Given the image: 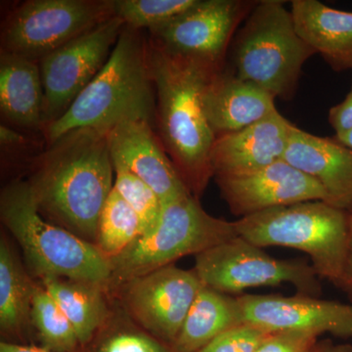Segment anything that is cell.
Returning a JSON list of instances; mask_svg holds the SVG:
<instances>
[{
  "instance_id": "34",
  "label": "cell",
  "mask_w": 352,
  "mask_h": 352,
  "mask_svg": "<svg viewBox=\"0 0 352 352\" xmlns=\"http://www.w3.org/2000/svg\"><path fill=\"white\" fill-rule=\"evenodd\" d=\"M25 138L19 132L14 131L10 127L3 126H0V142L3 146H13L22 144Z\"/></svg>"
},
{
  "instance_id": "16",
  "label": "cell",
  "mask_w": 352,
  "mask_h": 352,
  "mask_svg": "<svg viewBox=\"0 0 352 352\" xmlns=\"http://www.w3.org/2000/svg\"><path fill=\"white\" fill-rule=\"evenodd\" d=\"M294 126L277 111L239 131L217 136L210 153L214 176L251 173L283 159Z\"/></svg>"
},
{
  "instance_id": "13",
  "label": "cell",
  "mask_w": 352,
  "mask_h": 352,
  "mask_svg": "<svg viewBox=\"0 0 352 352\" xmlns=\"http://www.w3.org/2000/svg\"><path fill=\"white\" fill-rule=\"evenodd\" d=\"M243 324L267 333L300 331L340 339L352 338V303L298 295L236 296Z\"/></svg>"
},
{
  "instance_id": "23",
  "label": "cell",
  "mask_w": 352,
  "mask_h": 352,
  "mask_svg": "<svg viewBox=\"0 0 352 352\" xmlns=\"http://www.w3.org/2000/svg\"><path fill=\"white\" fill-rule=\"evenodd\" d=\"M36 283L30 279L10 243L0 241V329L9 339H20L31 320Z\"/></svg>"
},
{
  "instance_id": "22",
  "label": "cell",
  "mask_w": 352,
  "mask_h": 352,
  "mask_svg": "<svg viewBox=\"0 0 352 352\" xmlns=\"http://www.w3.org/2000/svg\"><path fill=\"white\" fill-rule=\"evenodd\" d=\"M75 329L82 349L89 346L108 317L106 288L91 282L45 276L39 279Z\"/></svg>"
},
{
  "instance_id": "25",
  "label": "cell",
  "mask_w": 352,
  "mask_h": 352,
  "mask_svg": "<svg viewBox=\"0 0 352 352\" xmlns=\"http://www.w3.org/2000/svg\"><path fill=\"white\" fill-rule=\"evenodd\" d=\"M140 236L138 214L113 188L99 217L97 247L111 261L126 251Z\"/></svg>"
},
{
  "instance_id": "36",
  "label": "cell",
  "mask_w": 352,
  "mask_h": 352,
  "mask_svg": "<svg viewBox=\"0 0 352 352\" xmlns=\"http://www.w3.org/2000/svg\"><path fill=\"white\" fill-rule=\"evenodd\" d=\"M337 140L340 141L342 145L346 146L347 148L352 150V131L347 132L344 135L337 136Z\"/></svg>"
},
{
  "instance_id": "27",
  "label": "cell",
  "mask_w": 352,
  "mask_h": 352,
  "mask_svg": "<svg viewBox=\"0 0 352 352\" xmlns=\"http://www.w3.org/2000/svg\"><path fill=\"white\" fill-rule=\"evenodd\" d=\"M113 190L138 214L141 223V236L151 233L161 219L163 203L154 190L131 171L113 166Z\"/></svg>"
},
{
  "instance_id": "28",
  "label": "cell",
  "mask_w": 352,
  "mask_h": 352,
  "mask_svg": "<svg viewBox=\"0 0 352 352\" xmlns=\"http://www.w3.org/2000/svg\"><path fill=\"white\" fill-rule=\"evenodd\" d=\"M270 333L242 324L215 338L197 352H256Z\"/></svg>"
},
{
  "instance_id": "21",
  "label": "cell",
  "mask_w": 352,
  "mask_h": 352,
  "mask_svg": "<svg viewBox=\"0 0 352 352\" xmlns=\"http://www.w3.org/2000/svg\"><path fill=\"white\" fill-rule=\"evenodd\" d=\"M242 324L237 298L203 285L170 351H199L221 333Z\"/></svg>"
},
{
  "instance_id": "20",
  "label": "cell",
  "mask_w": 352,
  "mask_h": 352,
  "mask_svg": "<svg viewBox=\"0 0 352 352\" xmlns=\"http://www.w3.org/2000/svg\"><path fill=\"white\" fill-rule=\"evenodd\" d=\"M44 90L38 62L14 53L0 55V109L11 124L44 129Z\"/></svg>"
},
{
  "instance_id": "38",
  "label": "cell",
  "mask_w": 352,
  "mask_h": 352,
  "mask_svg": "<svg viewBox=\"0 0 352 352\" xmlns=\"http://www.w3.org/2000/svg\"><path fill=\"white\" fill-rule=\"evenodd\" d=\"M352 90V89H351Z\"/></svg>"
},
{
  "instance_id": "9",
  "label": "cell",
  "mask_w": 352,
  "mask_h": 352,
  "mask_svg": "<svg viewBox=\"0 0 352 352\" xmlns=\"http://www.w3.org/2000/svg\"><path fill=\"white\" fill-rule=\"evenodd\" d=\"M205 286L226 294L289 284L298 294L318 298L320 277L305 259H278L240 236L196 256L195 270Z\"/></svg>"
},
{
  "instance_id": "5",
  "label": "cell",
  "mask_w": 352,
  "mask_h": 352,
  "mask_svg": "<svg viewBox=\"0 0 352 352\" xmlns=\"http://www.w3.org/2000/svg\"><path fill=\"white\" fill-rule=\"evenodd\" d=\"M238 236L259 248L305 252L320 279L340 287L349 245V212L324 201L263 210L235 221Z\"/></svg>"
},
{
  "instance_id": "11",
  "label": "cell",
  "mask_w": 352,
  "mask_h": 352,
  "mask_svg": "<svg viewBox=\"0 0 352 352\" xmlns=\"http://www.w3.org/2000/svg\"><path fill=\"white\" fill-rule=\"evenodd\" d=\"M203 285L195 270L170 264L122 287L129 314L170 349Z\"/></svg>"
},
{
  "instance_id": "29",
  "label": "cell",
  "mask_w": 352,
  "mask_h": 352,
  "mask_svg": "<svg viewBox=\"0 0 352 352\" xmlns=\"http://www.w3.org/2000/svg\"><path fill=\"white\" fill-rule=\"evenodd\" d=\"M94 352H171L168 346L151 335L138 332H120L109 336Z\"/></svg>"
},
{
  "instance_id": "31",
  "label": "cell",
  "mask_w": 352,
  "mask_h": 352,
  "mask_svg": "<svg viewBox=\"0 0 352 352\" xmlns=\"http://www.w3.org/2000/svg\"><path fill=\"white\" fill-rule=\"evenodd\" d=\"M329 120L337 136L352 131V90L344 101L331 108Z\"/></svg>"
},
{
  "instance_id": "33",
  "label": "cell",
  "mask_w": 352,
  "mask_h": 352,
  "mask_svg": "<svg viewBox=\"0 0 352 352\" xmlns=\"http://www.w3.org/2000/svg\"><path fill=\"white\" fill-rule=\"evenodd\" d=\"M311 352H352L351 344H335L333 340H318Z\"/></svg>"
},
{
  "instance_id": "3",
  "label": "cell",
  "mask_w": 352,
  "mask_h": 352,
  "mask_svg": "<svg viewBox=\"0 0 352 352\" xmlns=\"http://www.w3.org/2000/svg\"><path fill=\"white\" fill-rule=\"evenodd\" d=\"M127 120L157 122L156 88L148 61L147 39L124 25L107 63L66 113L44 129L48 144L80 129L107 133Z\"/></svg>"
},
{
  "instance_id": "17",
  "label": "cell",
  "mask_w": 352,
  "mask_h": 352,
  "mask_svg": "<svg viewBox=\"0 0 352 352\" xmlns=\"http://www.w3.org/2000/svg\"><path fill=\"white\" fill-rule=\"evenodd\" d=\"M283 160L321 185L326 203L349 212L352 208V150L340 141L321 138L296 126Z\"/></svg>"
},
{
  "instance_id": "14",
  "label": "cell",
  "mask_w": 352,
  "mask_h": 352,
  "mask_svg": "<svg viewBox=\"0 0 352 352\" xmlns=\"http://www.w3.org/2000/svg\"><path fill=\"white\" fill-rule=\"evenodd\" d=\"M214 177L231 212L240 219L270 208L326 201L316 180L283 159L251 173Z\"/></svg>"
},
{
  "instance_id": "35",
  "label": "cell",
  "mask_w": 352,
  "mask_h": 352,
  "mask_svg": "<svg viewBox=\"0 0 352 352\" xmlns=\"http://www.w3.org/2000/svg\"><path fill=\"white\" fill-rule=\"evenodd\" d=\"M0 352H50L41 346H28L18 342H1Z\"/></svg>"
},
{
  "instance_id": "8",
  "label": "cell",
  "mask_w": 352,
  "mask_h": 352,
  "mask_svg": "<svg viewBox=\"0 0 352 352\" xmlns=\"http://www.w3.org/2000/svg\"><path fill=\"white\" fill-rule=\"evenodd\" d=\"M113 17V0H29L4 21L1 51L39 62Z\"/></svg>"
},
{
  "instance_id": "32",
  "label": "cell",
  "mask_w": 352,
  "mask_h": 352,
  "mask_svg": "<svg viewBox=\"0 0 352 352\" xmlns=\"http://www.w3.org/2000/svg\"><path fill=\"white\" fill-rule=\"evenodd\" d=\"M340 289L352 295V208L349 212V245H347V258L344 278Z\"/></svg>"
},
{
  "instance_id": "7",
  "label": "cell",
  "mask_w": 352,
  "mask_h": 352,
  "mask_svg": "<svg viewBox=\"0 0 352 352\" xmlns=\"http://www.w3.org/2000/svg\"><path fill=\"white\" fill-rule=\"evenodd\" d=\"M237 236L235 221L208 214L195 196L163 203L156 228L111 259L112 274L108 288L124 286L177 259L196 256Z\"/></svg>"
},
{
  "instance_id": "19",
  "label": "cell",
  "mask_w": 352,
  "mask_h": 352,
  "mask_svg": "<svg viewBox=\"0 0 352 352\" xmlns=\"http://www.w3.org/2000/svg\"><path fill=\"white\" fill-rule=\"evenodd\" d=\"M291 12L296 31L315 53L336 71L352 69V12L317 0H294Z\"/></svg>"
},
{
  "instance_id": "2",
  "label": "cell",
  "mask_w": 352,
  "mask_h": 352,
  "mask_svg": "<svg viewBox=\"0 0 352 352\" xmlns=\"http://www.w3.org/2000/svg\"><path fill=\"white\" fill-rule=\"evenodd\" d=\"M147 53L164 149L192 195L199 199L214 176L210 153L217 138L206 117L203 97L220 68L173 54L150 39Z\"/></svg>"
},
{
  "instance_id": "18",
  "label": "cell",
  "mask_w": 352,
  "mask_h": 352,
  "mask_svg": "<svg viewBox=\"0 0 352 352\" xmlns=\"http://www.w3.org/2000/svg\"><path fill=\"white\" fill-rule=\"evenodd\" d=\"M203 103L215 136L239 131L278 111L270 92L221 71L208 82Z\"/></svg>"
},
{
  "instance_id": "6",
  "label": "cell",
  "mask_w": 352,
  "mask_h": 352,
  "mask_svg": "<svg viewBox=\"0 0 352 352\" xmlns=\"http://www.w3.org/2000/svg\"><path fill=\"white\" fill-rule=\"evenodd\" d=\"M284 1L256 4L235 45V75L258 85L274 98L295 94L303 65L315 51L298 34Z\"/></svg>"
},
{
  "instance_id": "37",
  "label": "cell",
  "mask_w": 352,
  "mask_h": 352,
  "mask_svg": "<svg viewBox=\"0 0 352 352\" xmlns=\"http://www.w3.org/2000/svg\"><path fill=\"white\" fill-rule=\"evenodd\" d=\"M351 298H352V295H351Z\"/></svg>"
},
{
  "instance_id": "30",
  "label": "cell",
  "mask_w": 352,
  "mask_h": 352,
  "mask_svg": "<svg viewBox=\"0 0 352 352\" xmlns=\"http://www.w3.org/2000/svg\"><path fill=\"white\" fill-rule=\"evenodd\" d=\"M319 336L300 331L272 333L256 352H311Z\"/></svg>"
},
{
  "instance_id": "26",
  "label": "cell",
  "mask_w": 352,
  "mask_h": 352,
  "mask_svg": "<svg viewBox=\"0 0 352 352\" xmlns=\"http://www.w3.org/2000/svg\"><path fill=\"white\" fill-rule=\"evenodd\" d=\"M198 0H113L116 17L126 27L152 30L195 6Z\"/></svg>"
},
{
  "instance_id": "24",
  "label": "cell",
  "mask_w": 352,
  "mask_h": 352,
  "mask_svg": "<svg viewBox=\"0 0 352 352\" xmlns=\"http://www.w3.org/2000/svg\"><path fill=\"white\" fill-rule=\"evenodd\" d=\"M31 320L43 349L50 352H80L82 344L75 329L59 305L41 283L36 284Z\"/></svg>"
},
{
  "instance_id": "1",
  "label": "cell",
  "mask_w": 352,
  "mask_h": 352,
  "mask_svg": "<svg viewBox=\"0 0 352 352\" xmlns=\"http://www.w3.org/2000/svg\"><path fill=\"white\" fill-rule=\"evenodd\" d=\"M113 180L107 133L80 129L50 145L28 182L43 217L96 245L99 217Z\"/></svg>"
},
{
  "instance_id": "15",
  "label": "cell",
  "mask_w": 352,
  "mask_h": 352,
  "mask_svg": "<svg viewBox=\"0 0 352 352\" xmlns=\"http://www.w3.org/2000/svg\"><path fill=\"white\" fill-rule=\"evenodd\" d=\"M113 166H120L149 185L168 203L192 195L146 120H127L107 132Z\"/></svg>"
},
{
  "instance_id": "4",
  "label": "cell",
  "mask_w": 352,
  "mask_h": 352,
  "mask_svg": "<svg viewBox=\"0 0 352 352\" xmlns=\"http://www.w3.org/2000/svg\"><path fill=\"white\" fill-rule=\"evenodd\" d=\"M0 215L19 243L28 265L39 279L68 278L108 289L112 274L110 259L96 245L46 221L29 182L16 180L2 190Z\"/></svg>"
},
{
  "instance_id": "10",
  "label": "cell",
  "mask_w": 352,
  "mask_h": 352,
  "mask_svg": "<svg viewBox=\"0 0 352 352\" xmlns=\"http://www.w3.org/2000/svg\"><path fill=\"white\" fill-rule=\"evenodd\" d=\"M124 23L113 17L43 57L44 129L59 119L107 63Z\"/></svg>"
},
{
  "instance_id": "12",
  "label": "cell",
  "mask_w": 352,
  "mask_h": 352,
  "mask_svg": "<svg viewBox=\"0 0 352 352\" xmlns=\"http://www.w3.org/2000/svg\"><path fill=\"white\" fill-rule=\"evenodd\" d=\"M250 4L235 0H198L195 6L150 30V41L179 56L221 68L236 27Z\"/></svg>"
}]
</instances>
